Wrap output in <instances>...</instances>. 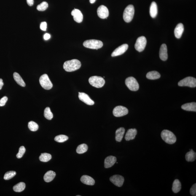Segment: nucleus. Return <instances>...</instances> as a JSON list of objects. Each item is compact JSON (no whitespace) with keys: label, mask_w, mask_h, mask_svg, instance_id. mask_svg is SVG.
I'll use <instances>...</instances> for the list:
<instances>
[{"label":"nucleus","mask_w":196,"mask_h":196,"mask_svg":"<svg viewBox=\"0 0 196 196\" xmlns=\"http://www.w3.org/2000/svg\"><path fill=\"white\" fill-rule=\"evenodd\" d=\"M80 61L77 59H73L65 61L63 65V68L68 72H72L79 69L81 67Z\"/></svg>","instance_id":"f257e3e1"},{"label":"nucleus","mask_w":196,"mask_h":196,"mask_svg":"<svg viewBox=\"0 0 196 196\" xmlns=\"http://www.w3.org/2000/svg\"><path fill=\"white\" fill-rule=\"evenodd\" d=\"M162 139L169 144H173L176 142V138L173 132L168 130L162 131L161 133Z\"/></svg>","instance_id":"f03ea898"},{"label":"nucleus","mask_w":196,"mask_h":196,"mask_svg":"<svg viewBox=\"0 0 196 196\" xmlns=\"http://www.w3.org/2000/svg\"><path fill=\"white\" fill-rule=\"evenodd\" d=\"M103 43L101 41L95 39L88 40L83 43L84 47L92 49H100L103 47Z\"/></svg>","instance_id":"7ed1b4c3"},{"label":"nucleus","mask_w":196,"mask_h":196,"mask_svg":"<svg viewBox=\"0 0 196 196\" xmlns=\"http://www.w3.org/2000/svg\"><path fill=\"white\" fill-rule=\"evenodd\" d=\"M134 14V7L132 5H129L124 11L123 19L124 21L127 23L130 22L133 20Z\"/></svg>","instance_id":"20e7f679"},{"label":"nucleus","mask_w":196,"mask_h":196,"mask_svg":"<svg viewBox=\"0 0 196 196\" xmlns=\"http://www.w3.org/2000/svg\"><path fill=\"white\" fill-rule=\"evenodd\" d=\"M89 82L91 85L97 88H100L105 85V81L103 78L100 76H93L89 79Z\"/></svg>","instance_id":"39448f33"},{"label":"nucleus","mask_w":196,"mask_h":196,"mask_svg":"<svg viewBox=\"0 0 196 196\" xmlns=\"http://www.w3.org/2000/svg\"><path fill=\"white\" fill-rule=\"evenodd\" d=\"M39 82L41 87L46 90H50L53 87V84L47 74H44L41 76Z\"/></svg>","instance_id":"423d86ee"},{"label":"nucleus","mask_w":196,"mask_h":196,"mask_svg":"<svg viewBox=\"0 0 196 196\" xmlns=\"http://www.w3.org/2000/svg\"><path fill=\"white\" fill-rule=\"evenodd\" d=\"M126 85L129 90L136 91L139 90V85L136 79L133 77L127 78L125 81Z\"/></svg>","instance_id":"0eeeda50"},{"label":"nucleus","mask_w":196,"mask_h":196,"mask_svg":"<svg viewBox=\"0 0 196 196\" xmlns=\"http://www.w3.org/2000/svg\"><path fill=\"white\" fill-rule=\"evenodd\" d=\"M178 85L180 87H188L195 88L196 87V79L192 77H188L184 78L179 82Z\"/></svg>","instance_id":"6e6552de"},{"label":"nucleus","mask_w":196,"mask_h":196,"mask_svg":"<svg viewBox=\"0 0 196 196\" xmlns=\"http://www.w3.org/2000/svg\"><path fill=\"white\" fill-rule=\"evenodd\" d=\"M147 43V40L144 36H141L137 40L135 45V49L138 51L141 52L144 50Z\"/></svg>","instance_id":"1a4fd4ad"},{"label":"nucleus","mask_w":196,"mask_h":196,"mask_svg":"<svg viewBox=\"0 0 196 196\" xmlns=\"http://www.w3.org/2000/svg\"><path fill=\"white\" fill-rule=\"evenodd\" d=\"M113 114L116 117H121L126 115L128 114L127 108L122 106H116L113 110Z\"/></svg>","instance_id":"9d476101"},{"label":"nucleus","mask_w":196,"mask_h":196,"mask_svg":"<svg viewBox=\"0 0 196 196\" xmlns=\"http://www.w3.org/2000/svg\"><path fill=\"white\" fill-rule=\"evenodd\" d=\"M110 180L113 184L117 187H121L123 184L124 178L123 176L120 175H115L111 176Z\"/></svg>","instance_id":"9b49d317"},{"label":"nucleus","mask_w":196,"mask_h":196,"mask_svg":"<svg viewBox=\"0 0 196 196\" xmlns=\"http://www.w3.org/2000/svg\"><path fill=\"white\" fill-rule=\"evenodd\" d=\"M97 13L99 17L103 19L106 18L109 15L108 9L104 5H101L98 7L97 10Z\"/></svg>","instance_id":"f8f14e48"},{"label":"nucleus","mask_w":196,"mask_h":196,"mask_svg":"<svg viewBox=\"0 0 196 196\" xmlns=\"http://www.w3.org/2000/svg\"><path fill=\"white\" fill-rule=\"evenodd\" d=\"M128 48V45L127 44H123L119 46L115 49L111 54V56L115 57L121 55L125 53Z\"/></svg>","instance_id":"ddd939ff"},{"label":"nucleus","mask_w":196,"mask_h":196,"mask_svg":"<svg viewBox=\"0 0 196 196\" xmlns=\"http://www.w3.org/2000/svg\"><path fill=\"white\" fill-rule=\"evenodd\" d=\"M79 98L81 101L89 106H92L95 103L93 100L90 98L87 94L85 93L79 92Z\"/></svg>","instance_id":"4468645a"},{"label":"nucleus","mask_w":196,"mask_h":196,"mask_svg":"<svg viewBox=\"0 0 196 196\" xmlns=\"http://www.w3.org/2000/svg\"><path fill=\"white\" fill-rule=\"evenodd\" d=\"M71 15L75 21L78 23H80L82 21L83 16L80 10L77 9H74L71 12Z\"/></svg>","instance_id":"2eb2a0df"},{"label":"nucleus","mask_w":196,"mask_h":196,"mask_svg":"<svg viewBox=\"0 0 196 196\" xmlns=\"http://www.w3.org/2000/svg\"><path fill=\"white\" fill-rule=\"evenodd\" d=\"M159 57L161 60L164 61H166L168 59V49L166 44H164L161 46L159 51Z\"/></svg>","instance_id":"dca6fc26"},{"label":"nucleus","mask_w":196,"mask_h":196,"mask_svg":"<svg viewBox=\"0 0 196 196\" xmlns=\"http://www.w3.org/2000/svg\"><path fill=\"white\" fill-rule=\"evenodd\" d=\"M117 161V158L113 156H109L107 157L104 161V166L106 168H111L114 165Z\"/></svg>","instance_id":"f3484780"},{"label":"nucleus","mask_w":196,"mask_h":196,"mask_svg":"<svg viewBox=\"0 0 196 196\" xmlns=\"http://www.w3.org/2000/svg\"><path fill=\"white\" fill-rule=\"evenodd\" d=\"M137 130L135 129H130L127 130L125 135V139L129 141L135 139L137 134Z\"/></svg>","instance_id":"a211bd4d"},{"label":"nucleus","mask_w":196,"mask_h":196,"mask_svg":"<svg viewBox=\"0 0 196 196\" xmlns=\"http://www.w3.org/2000/svg\"><path fill=\"white\" fill-rule=\"evenodd\" d=\"M184 26L182 23L178 24L174 30V35L178 39L181 37L184 31Z\"/></svg>","instance_id":"6ab92c4d"},{"label":"nucleus","mask_w":196,"mask_h":196,"mask_svg":"<svg viewBox=\"0 0 196 196\" xmlns=\"http://www.w3.org/2000/svg\"><path fill=\"white\" fill-rule=\"evenodd\" d=\"M80 180L84 184L88 185L93 186L95 184V181L93 178L87 175H84L82 176Z\"/></svg>","instance_id":"aec40b11"},{"label":"nucleus","mask_w":196,"mask_h":196,"mask_svg":"<svg viewBox=\"0 0 196 196\" xmlns=\"http://www.w3.org/2000/svg\"><path fill=\"white\" fill-rule=\"evenodd\" d=\"M182 109L185 111H196V103L192 102L188 103L183 105L181 106Z\"/></svg>","instance_id":"412c9836"},{"label":"nucleus","mask_w":196,"mask_h":196,"mask_svg":"<svg viewBox=\"0 0 196 196\" xmlns=\"http://www.w3.org/2000/svg\"><path fill=\"white\" fill-rule=\"evenodd\" d=\"M125 132V129L121 127L118 129L116 132L115 139L116 141L120 142L122 141Z\"/></svg>","instance_id":"4be33fe9"},{"label":"nucleus","mask_w":196,"mask_h":196,"mask_svg":"<svg viewBox=\"0 0 196 196\" xmlns=\"http://www.w3.org/2000/svg\"><path fill=\"white\" fill-rule=\"evenodd\" d=\"M150 16L154 18L157 16L158 14V8L157 4L154 1L151 3L150 9Z\"/></svg>","instance_id":"5701e85b"},{"label":"nucleus","mask_w":196,"mask_h":196,"mask_svg":"<svg viewBox=\"0 0 196 196\" xmlns=\"http://www.w3.org/2000/svg\"><path fill=\"white\" fill-rule=\"evenodd\" d=\"M56 176L55 172L52 171H49L46 173L44 176V181L46 182H49L52 181Z\"/></svg>","instance_id":"b1692460"},{"label":"nucleus","mask_w":196,"mask_h":196,"mask_svg":"<svg viewBox=\"0 0 196 196\" xmlns=\"http://www.w3.org/2000/svg\"><path fill=\"white\" fill-rule=\"evenodd\" d=\"M196 158V153L194 152L192 149L190 150V151L186 154L185 158L188 162H193L195 160Z\"/></svg>","instance_id":"393cba45"},{"label":"nucleus","mask_w":196,"mask_h":196,"mask_svg":"<svg viewBox=\"0 0 196 196\" xmlns=\"http://www.w3.org/2000/svg\"><path fill=\"white\" fill-rule=\"evenodd\" d=\"M13 77L15 82H17L18 85L22 87H25V84L24 81L18 73L14 72L13 74Z\"/></svg>","instance_id":"a878e982"},{"label":"nucleus","mask_w":196,"mask_h":196,"mask_svg":"<svg viewBox=\"0 0 196 196\" xmlns=\"http://www.w3.org/2000/svg\"><path fill=\"white\" fill-rule=\"evenodd\" d=\"M181 189V184L179 180L176 179L174 181L172 190L175 193H177L180 192Z\"/></svg>","instance_id":"bb28decb"},{"label":"nucleus","mask_w":196,"mask_h":196,"mask_svg":"<svg viewBox=\"0 0 196 196\" xmlns=\"http://www.w3.org/2000/svg\"><path fill=\"white\" fill-rule=\"evenodd\" d=\"M147 79L150 80H156L161 77V74L156 71H152L148 72L146 76Z\"/></svg>","instance_id":"cd10ccee"},{"label":"nucleus","mask_w":196,"mask_h":196,"mask_svg":"<svg viewBox=\"0 0 196 196\" xmlns=\"http://www.w3.org/2000/svg\"><path fill=\"white\" fill-rule=\"evenodd\" d=\"M25 187V184L24 182H20L14 186L13 189L15 192H21L24 190Z\"/></svg>","instance_id":"c85d7f7f"},{"label":"nucleus","mask_w":196,"mask_h":196,"mask_svg":"<svg viewBox=\"0 0 196 196\" xmlns=\"http://www.w3.org/2000/svg\"><path fill=\"white\" fill-rule=\"evenodd\" d=\"M88 147L85 144H82L79 145L76 149V152L78 154H82L87 152Z\"/></svg>","instance_id":"c756f323"},{"label":"nucleus","mask_w":196,"mask_h":196,"mask_svg":"<svg viewBox=\"0 0 196 196\" xmlns=\"http://www.w3.org/2000/svg\"><path fill=\"white\" fill-rule=\"evenodd\" d=\"M40 160L43 162H47L52 158V156L50 154L47 153L41 154L39 157Z\"/></svg>","instance_id":"7c9ffc66"},{"label":"nucleus","mask_w":196,"mask_h":196,"mask_svg":"<svg viewBox=\"0 0 196 196\" xmlns=\"http://www.w3.org/2000/svg\"><path fill=\"white\" fill-rule=\"evenodd\" d=\"M44 116L48 120H51L53 117V114L51 111L50 108L47 107L44 111Z\"/></svg>","instance_id":"2f4dec72"},{"label":"nucleus","mask_w":196,"mask_h":196,"mask_svg":"<svg viewBox=\"0 0 196 196\" xmlns=\"http://www.w3.org/2000/svg\"><path fill=\"white\" fill-rule=\"evenodd\" d=\"M28 127L30 130L33 132H35L39 129V126L38 124L33 121L28 122Z\"/></svg>","instance_id":"473e14b6"},{"label":"nucleus","mask_w":196,"mask_h":196,"mask_svg":"<svg viewBox=\"0 0 196 196\" xmlns=\"http://www.w3.org/2000/svg\"><path fill=\"white\" fill-rule=\"evenodd\" d=\"M68 139V136L64 135H57L55 137V140L58 142L62 143L64 142Z\"/></svg>","instance_id":"72a5a7b5"},{"label":"nucleus","mask_w":196,"mask_h":196,"mask_svg":"<svg viewBox=\"0 0 196 196\" xmlns=\"http://www.w3.org/2000/svg\"><path fill=\"white\" fill-rule=\"evenodd\" d=\"M48 4L46 1H43L41 4L38 5L37 7V9L38 11L43 12L46 10L48 7Z\"/></svg>","instance_id":"f704fd0d"},{"label":"nucleus","mask_w":196,"mask_h":196,"mask_svg":"<svg viewBox=\"0 0 196 196\" xmlns=\"http://www.w3.org/2000/svg\"><path fill=\"white\" fill-rule=\"evenodd\" d=\"M16 172L15 171L7 172L4 175V179L5 180H9L12 179L16 175Z\"/></svg>","instance_id":"c9c22d12"},{"label":"nucleus","mask_w":196,"mask_h":196,"mask_svg":"<svg viewBox=\"0 0 196 196\" xmlns=\"http://www.w3.org/2000/svg\"><path fill=\"white\" fill-rule=\"evenodd\" d=\"M25 152V149L24 146H22L19 149V152L17 155V158H21L23 157Z\"/></svg>","instance_id":"e433bc0d"},{"label":"nucleus","mask_w":196,"mask_h":196,"mask_svg":"<svg viewBox=\"0 0 196 196\" xmlns=\"http://www.w3.org/2000/svg\"><path fill=\"white\" fill-rule=\"evenodd\" d=\"M8 100L7 97L4 96L0 100V106H4L5 105Z\"/></svg>","instance_id":"4c0bfd02"},{"label":"nucleus","mask_w":196,"mask_h":196,"mask_svg":"<svg viewBox=\"0 0 196 196\" xmlns=\"http://www.w3.org/2000/svg\"><path fill=\"white\" fill-rule=\"evenodd\" d=\"M190 193L192 196H195L196 195V184L193 185L192 187L190 189Z\"/></svg>","instance_id":"58836bf2"},{"label":"nucleus","mask_w":196,"mask_h":196,"mask_svg":"<svg viewBox=\"0 0 196 196\" xmlns=\"http://www.w3.org/2000/svg\"><path fill=\"white\" fill-rule=\"evenodd\" d=\"M47 24L45 22H42L40 25V28L42 31H46L47 29Z\"/></svg>","instance_id":"ea45409f"},{"label":"nucleus","mask_w":196,"mask_h":196,"mask_svg":"<svg viewBox=\"0 0 196 196\" xmlns=\"http://www.w3.org/2000/svg\"><path fill=\"white\" fill-rule=\"evenodd\" d=\"M27 2L29 6H31L34 4V0H27Z\"/></svg>","instance_id":"a19ab883"},{"label":"nucleus","mask_w":196,"mask_h":196,"mask_svg":"<svg viewBox=\"0 0 196 196\" xmlns=\"http://www.w3.org/2000/svg\"><path fill=\"white\" fill-rule=\"evenodd\" d=\"M50 35L48 33H46V34L44 35V38L45 40H48L50 39Z\"/></svg>","instance_id":"79ce46f5"},{"label":"nucleus","mask_w":196,"mask_h":196,"mask_svg":"<svg viewBox=\"0 0 196 196\" xmlns=\"http://www.w3.org/2000/svg\"><path fill=\"white\" fill-rule=\"evenodd\" d=\"M4 85V83L3 82V80L0 79V90L2 89L3 85Z\"/></svg>","instance_id":"37998d69"},{"label":"nucleus","mask_w":196,"mask_h":196,"mask_svg":"<svg viewBox=\"0 0 196 196\" xmlns=\"http://www.w3.org/2000/svg\"><path fill=\"white\" fill-rule=\"evenodd\" d=\"M96 1V0H90V4H94Z\"/></svg>","instance_id":"c03bdc74"}]
</instances>
